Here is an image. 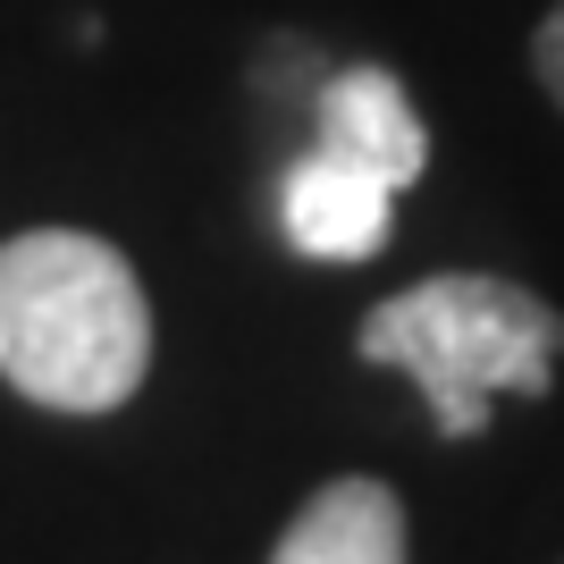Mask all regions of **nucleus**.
Masks as SVG:
<instances>
[{"instance_id": "423d86ee", "label": "nucleus", "mask_w": 564, "mask_h": 564, "mask_svg": "<svg viewBox=\"0 0 564 564\" xmlns=\"http://www.w3.org/2000/svg\"><path fill=\"white\" fill-rule=\"evenodd\" d=\"M531 76H540V94L564 110V0L540 18V34H531Z\"/></svg>"}, {"instance_id": "f03ea898", "label": "nucleus", "mask_w": 564, "mask_h": 564, "mask_svg": "<svg viewBox=\"0 0 564 564\" xmlns=\"http://www.w3.org/2000/svg\"><path fill=\"white\" fill-rule=\"evenodd\" d=\"M354 354L422 388L438 438H480L497 397H547L564 362V312L497 270H438L362 312Z\"/></svg>"}, {"instance_id": "f257e3e1", "label": "nucleus", "mask_w": 564, "mask_h": 564, "mask_svg": "<svg viewBox=\"0 0 564 564\" xmlns=\"http://www.w3.org/2000/svg\"><path fill=\"white\" fill-rule=\"evenodd\" d=\"M152 371V295L94 228L0 245V379L43 413H118Z\"/></svg>"}, {"instance_id": "7ed1b4c3", "label": "nucleus", "mask_w": 564, "mask_h": 564, "mask_svg": "<svg viewBox=\"0 0 564 564\" xmlns=\"http://www.w3.org/2000/svg\"><path fill=\"white\" fill-rule=\"evenodd\" d=\"M312 152H329V161L379 177L388 194H404L430 169V127L397 76L362 59V68H337L321 85V135H312Z\"/></svg>"}, {"instance_id": "39448f33", "label": "nucleus", "mask_w": 564, "mask_h": 564, "mask_svg": "<svg viewBox=\"0 0 564 564\" xmlns=\"http://www.w3.org/2000/svg\"><path fill=\"white\" fill-rule=\"evenodd\" d=\"M388 219H397V194L329 152H304L279 186V228L304 261H371L388 245Z\"/></svg>"}, {"instance_id": "20e7f679", "label": "nucleus", "mask_w": 564, "mask_h": 564, "mask_svg": "<svg viewBox=\"0 0 564 564\" xmlns=\"http://www.w3.org/2000/svg\"><path fill=\"white\" fill-rule=\"evenodd\" d=\"M270 564H413V522H404V497L371 471H346V480H321V489L295 506V522L279 531Z\"/></svg>"}]
</instances>
